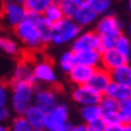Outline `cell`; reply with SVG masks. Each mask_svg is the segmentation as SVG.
I'll return each instance as SVG.
<instances>
[{"mask_svg": "<svg viewBox=\"0 0 131 131\" xmlns=\"http://www.w3.org/2000/svg\"><path fill=\"white\" fill-rule=\"evenodd\" d=\"M75 59L78 64H83L87 67L98 68L100 67V62H102V52L99 50H83L75 52Z\"/></svg>", "mask_w": 131, "mask_h": 131, "instance_id": "obj_15", "label": "cell"}, {"mask_svg": "<svg viewBox=\"0 0 131 131\" xmlns=\"http://www.w3.org/2000/svg\"><path fill=\"white\" fill-rule=\"evenodd\" d=\"M112 4V0H90V7L96 12L98 15H104L110 9Z\"/></svg>", "mask_w": 131, "mask_h": 131, "instance_id": "obj_31", "label": "cell"}, {"mask_svg": "<svg viewBox=\"0 0 131 131\" xmlns=\"http://www.w3.org/2000/svg\"><path fill=\"white\" fill-rule=\"evenodd\" d=\"M9 100V84L0 79V107L8 106Z\"/></svg>", "mask_w": 131, "mask_h": 131, "instance_id": "obj_34", "label": "cell"}, {"mask_svg": "<svg viewBox=\"0 0 131 131\" xmlns=\"http://www.w3.org/2000/svg\"><path fill=\"white\" fill-rule=\"evenodd\" d=\"M27 11L21 3L16 2H2L0 5V21L4 27L14 28L27 17Z\"/></svg>", "mask_w": 131, "mask_h": 131, "instance_id": "obj_4", "label": "cell"}, {"mask_svg": "<svg viewBox=\"0 0 131 131\" xmlns=\"http://www.w3.org/2000/svg\"><path fill=\"white\" fill-rule=\"evenodd\" d=\"M76 64V59H75V52L72 50H68L63 52V55L59 59V67L62 68L63 72L67 74L68 71Z\"/></svg>", "mask_w": 131, "mask_h": 131, "instance_id": "obj_26", "label": "cell"}, {"mask_svg": "<svg viewBox=\"0 0 131 131\" xmlns=\"http://www.w3.org/2000/svg\"><path fill=\"white\" fill-rule=\"evenodd\" d=\"M122 131H131V123L130 124H122Z\"/></svg>", "mask_w": 131, "mask_h": 131, "instance_id": "obj_40", "label": "cell"}, {"mask_svg": "<svg viewBox=\"0 0 131 131\" xmlns=\"http://www.w3.org/2000/svg\"><path fill=\"white\" fill-rule=\"evenodd\" d=\"M14 32L16 35V38L20 40V43L26 48L29 50H43L44 44L41 43L38 28L35 26V23L32 21L31 17H27L23 21H20L16 27H14Z\"/></svg>", "mask_w": 131, "mask_h": 131, "instance_id": "obj_3", "label": "cell"}, {"mask_svg": "<svg viewBox=\"0 0 131 131\" xmlns=\"http://www.w3.org/2000/svg\"><path fill=\"white\" fill-rule=\"evenodd\" d=\"M71 98L76 104L88 106V104H98L100 98H102V94L96 92L88 84H80L74 87L72 92H71Z\"/></svg>", "mask_w": 131, "mask_h": 131, "instance_id": "obj_8", "label": "cell"}, {"mask_svg": "<svg viewBox=\"0 0 131 131\" xmlns=\"http://www.w3.org/2000/svg\"><path fill=\"white\" fill-rule=\"evenodd\" d=\"M34 131H47L46 128H40V130H34Z\"/></svg>", "mask_w": 131, "mask_h": 131, "instance_id": "obj_44", "label": "cell"}, {"mask_svg": "<svg viewBox=\"0 0 131 131\" xmlns=\"http://www.w3.org/2000/svg\"><path fill=\"white\" fill-rule=\"evenodd\" d=\"M51 2L52 0H21V4L28 15H43Z\"/></svg>", "mask_w": 131, "mask_h": 131, "instance_id": "obj_22", "label": "cell"}, {"mask_svg": "<svg viewBox=\"0 0 131 131\" xmlns=\"http://www.w3.org/2000/svg\"><path fill=\"white\" fill-rule=\"evenodd\" d=\"M102 121L104 122L106 127L107 126H115V124H122L119 119L118 111H111V112H102Z\"/></svg>", "mask_w": 131, "mask_h": 131, "instance_id": "obj_33", "label": "cell"}, {"mask_svg": "<svg viewBox=\"0 0 131 131\" xmlns=\"http://www.w3.org/2000/svg\"><path fill=\"white\" fill-rule=\"evenodd\" d=\"M111 78L114 82H118L121 84L128 86L131 88V66L128 63L121 66L111 71Z\"/></svg>", "mask_w": 131, "mask_h": 131, "instance_id": "obj_20", "label": "cell"}, {"mask_svg": "<svg viewBox=\"0 0 131 131\" xmlns=\"http://www.w3.org/2000/svg\"><path fill=\"white\" fill-rule=\"evenodd\" d=\"M2 2H16V3H21V0H2Z\"/></svg>", "mask_w": 131, "mask_h": 131, "instance_id": "obj_42", "label": "cell"}, {"mask_svg": "<svg viewBox=\"0 0 131 131\" xmlns=\"http://www.w3.org/2000/svg\"><path fill=\"white\" fill-rule=\"evenodd\" d=\"M58 5L60 7V11L64 17H72L78 5L74 3V0H56Z\"/></svg>", "mask_w": 131, "mask_h": 131, "instance_id": "obj_30", "label": "cell"}, {"mask_svg": "<svg viewBox=\"0 0 131 131\" xmlns=\"http://www.w3.org/2000/svg\"><path fill=\"white\" fill-rule=\"evenodd\" d=\"M9 84V108L16 115H23L34 103V94L38 84L27 82H8Z\"/></svg>", "mask_w": 131, "mask_h": 131, "instance_id": "obj_1", "label": "cell"}, {"mask_svg": "<svg viewBox=\"0 0 131 131\" xmlns=\"http://www.w3.org/2000/svg\"><path fill=\"white\" fill-rule=\"evenodd\" d=\"M128 8H130V11H131V0H128Z\"/></svg>", "mask_w": 131, "mask_h": 131, "instance_id": "obj_43", "label": "cell"}, {"mask_svg": "<svg viewBox=\"0 0 131 131\" xmlns=\"http://www.w3.org/2000/svg\"><path fill=\"white\" fill-rule=\"evenodd\" d=\"M103 95H107V96L112 98L119 103V102H122V100L131 96V88L128 86H124V84H121V83H118V82L111 80V83L107 86Z\"/></svg>", "mask_w": 131, "mask_h": 131, "instance_id": "obj_19", "label": "cell"}, {"mask_svg": "<svg viewBox=\"0 0 131 131\" xmlns=\"http://www.w3.org/2000/svg\"><path fill=\"white\" fill-rule=\"evenodd\" d=\"M32 71H34V76L38 83H44V84H50V86H53L58 83L52 60L46 53H43L41 58L34 63Z\"/></svg>", "mask_w": 131, "mask_h": 131, "instance_id": "obj_5", "label": "cell"}, {"mask_svg": "<svg viewBox=\"0 0 131 131\" xmlns=\"http://www.w3.org/2000/svg\"><path fill=\"white\" fill-rule=\"evenodd\" d=\"M122 35V34H121ZM121 35H99V51L103 52L115 47L116 39Z\"/></svg>", "mask_w": 131, "mask_h": 131, "instance_id": "obj_28", "label": "cell"}, {"mask_svg": "<svg viewBox=\"0 0 131 131\" xmlns=\"http://www.w3.org/2000/svg\"><path fill=\"white\" fill-rule=\"evenodd\" d=\"M92 48L99 50V35L95 31L80 32L72 40V46H71V50L74 52L83 50H92Z\"/></svg>", "mask_w": 131, "mask_h": 131, "instance_id": "obj_10", "label": "cell"}, {"mask_svg": "<svg viewBox=\"0 0 131 131\" xmlns=\"http://www.w3.org/2000/svg\"><path fill=\"white\" fill-rule=\"evenodd\" d=\"M43 16L46 17V20H48L51 23L52 26L55 24V23H58L62 17H64L62 11H60V7H59L58 3H56V0H52V2L48 4V7H47L44 9V12H43Z\"/></svg>", "mask_w": 131, "mask_h": 131, "instance_id": "obj_23", "label": "cell"}, {"mask_svg": "<svg viewBox=\"0 0 131 131\" xmlns=\"http://www.w3.org/2000/svg\"><path fill=\"white\" fill-rule=\"evenodd\" d=\"M130 62V58L124 56L123 53H121L118 50L115 48H111V50H107L102 52V62H100V67H103L107 71H111L115 70L121 66L126 64Z\"/></svg>", "mask_w": 131, "mask_h": 131, "instance_id": "obj_12", "label": "cell"}, {"mask_svg": "<svg viewBox=\"0 0 131 131\" xmlns=\"http://www.w3.org/2000/svg\"><path fill=\"white\" fill-rule=\"evenodd\" d=\"M82 32V27L72 17H62L58 23L52 26L51 43L60 46L64 43L72 41Z\"/></svg>", "mask_w": 131, "mask_h": 131, "instance_id": "obj_2", "label": "cell"}, {"mask_svg": "<svg viewBox=\"0 0 131 131\" xmlns=\"http://www.w3.org/2000/svg\"><path fill=\"white\" fill-rule=\"evenodd\" d=\"M99 107L102 112H111V111H118V102L112 98L107 96V95H102V98L99 100Z\"/></svg>", "mask_w": 131, "mask_h": 131, "instance_id": "obj_32", "label": "cell"}, {"mask_svg": "<svg viewBox=\"0 0 131 131\" xmlns=\"http://www.w3.org/2000/svg\"><path fill=\"white\" fill-rule=\"evenodd\" d=\"M80 118L83 123H91L94 121H96V119L102 118V110H100L99 104H88V106H82L80 107Z\"/></svg>", "mask_w": 131, "mask_h": 131, "instance_id": "obj_21", "label": "cell"}, {"mask_svg": "<svg viewBox=\"0 0 131 131\" xmlns=\"http://www.w3.org/2000/svg\"><path fill=\"white\" fill-rule=\"evenodd\" d=\"M128 31H130V35H131V24H130V28H128Z\"/></svg>", "mask_w": 131, "mask_h": 131, "instance_id": "obj_45", "label": "cell"}, {"mask_svg": "<svg viewBox=\"0 0 131 131\" xmlns=\"http://www.w3.org/2000/svg\"><path fill=\"white\" fill-rule=\"evenodd\" d=\"M98 14L90 7V5H83V7H78L72 16V19L78 23L80 27H88L94 24L98 20Z\"/></svg>", "mask_w": 131, "mask_h": 131, "instance_id": "obj_18", "label": "cell"}, {"mask_svg": "<svg viewBox=\"0 0 131 131\" xmlns=\"http://www.w3.org/2000/svg\"><path fill=\"white\" fill-rule=\"evenodd\" d=\"M95 32L98 35H121L122 24L115 15H104L96 23Z\"/></svg>", "mask_w": 131, "mask_h": 131, "instance_id": "obj_11", "label": "cell"}, {"mask_svg": "<svg viewBox=\"0 0 131 131\" xmlns=\"http://www.w3.org/2000/svg\"><path fill=\"white\" fill-rule=\"evenodd\" d=\"M58 131H74V124L70 123V122H67L66 124H63V126L59 128Z\"/></svg>", "mask_w": 131, "mask_h": 131, "instance_id": "obj_36", "label": "cell"}, {"mask_svg": "<svg viewBox=\"0 0 131 131\" xmlns=\"http://www.w3.org/2000/svg\"><path fill=\"white\" fill-rule=\"evenodd\" d=\"M114 48L118 50L121 53H123L124 56H127V58L131 56V41L127 36H124L123 34L116 39V43H115Z\"/></svg>", "mask_w": 131, "mask_h": 131, "instance_id": "obj_29", "label": "cell"}, {"mask_svg": "<svg viewBox=\"0 0 131 131\" xmlns=\"http://www.w3.org/2000/svg\"><path fill=\"white\" fill-rule=\"evenodd\" d=\"M88 126L86 123H80V124H74V131H87Z\"/></svg>", "mask_w": 131, "mask_h": 131, "instance_id": "obj_37", "label": "cell"}, {"mask_svg": "<svg viewBox=\"0 0 131 131\" xmlns=\"http://www.w3.org/2000/svg\"><path fill=\"white\" fill-rule=\"evenodd\" d=\"M27 119V122L31 124V127L34 130H40V128H44L46 126V116H47V112L43 111L40 107L35 106L34 103L28 107L26 110V112L23 114Z\"/></svg>", "mask_w": 131, "mask_h": 131, "instance_id": "obj_16", "label": "cell"}, {"mask_svg": "<svg viewBox=\"0 0 131 131\" xmlns=\"http://www.w3.org/2000/svg\"><path fill=\"white\" fill-rule=\"evenodd\" d=\"M74 3L78 5V7H83V5L90 4V0H74Z\"/></svg>", "mask_w": 131, "mask_h": 131, "instance_id": "obj_38", "label": "cell"}, {"mask_svg": "<svg viewBox=\"0 0 131 131\" xmlns=\"http://www.w3.org/2000/svg\"><path fill=\"white\" fill-rule=\"evenodd\" d=\"M9 131H34L31 124L23 115H16L9 124Z\"/></svg>", "mask_w": 131, "mask_h": 131, "instance_id": "obj_27", "label": "cell"}, {"mask_svg": "<svg viewBox=\"0 0 131 131\" xmlns=\"http://www.w3.org/2000/svg\"><path fill=\"white\" fill-rule=\"evenodd\" d=\"M17 63L14 68L12 72V78L9 82H27V83H32V84H38L36 79L34 76V71H32V63L27 60L26 58L17 56Z\"/></svg>", "mask_w": 131, "mask_h": 131, "instance_id": "obj_9", "label": "cell"}, {"mask_svg": "<svg viewBox=\"0 0 131 131\" xmlns=\"http://www.w3.org/2000/svg\"><path fill=\"white\" fill-rule=\"evenodd\" d=\"M118 115L122 124L131 123V96L118 103Z\"/></svg>", "mask_w": 131, "mask_h": 131, "instance_id": "obj_24", "label": "cell"}, {"mask_svg": "<svg viewBox=\"0 0 131 131\" xmlns=\"http://www.w3.org/2000/svg\"><path fill=\"white\" fill-rule=\"evenodd\" d=\"M0 50L3 52H5L7 55H11V56H17L20 52V47L17 44V41L11 39V38H0Z\"/></svg>", "mask_w": 131, "mask_h": 131, "instance_id": "obj_25", "label": "cell"}, {"mask_svg": "<svg viewBox=\"0 0 131 131\" xmlns=\"http://www.w3.org/2000/svg\"><path fill=\"white\" fill-rule=\"evenodd\" d=\"M92 67H87L83 64H78L76 63L72 68L68 71V80L72 83L74 86H80V84H87L90 80L91 75L94 72Z\"/></svg>", "mask_w": 131, "mask_h": 131, "instance_id": "obj_14", "label": "cell"}, {"mask_svg": "<svg viewBox=\"0 0 131 131\" xmlns=\"http://www.w3.org/2000/svg\"><path fill=\"white\" fill-rule=\"evenodd\" d=\"M59 84L50 86L47 88H36L34 94V104L40 107L43 111L48 112L59 103V92H58Z\"/></svg>", "mask_w": 131, "mask_h": 131, "instance_id": "obj_6", "label": "cell"}, {"mask_svg": "<svg viewBox=\"0 0 131 131\" xmlns=\"http://www.w3.org/2000/svg\"><path fill=\"white\" fill-rule=\"evenodd\" d=\"M70 118V108L64 103H58L52 110L47 112L46 116V126L47 131H58L63 124L68 122Z\"/></svg>", "mask_w": 131, "mask_h": 131, "instance_id": "obj_7", "label": "cell"}, {"mask_svg": "<svg viewBox=\"0 0 131 131\" xmlns=\"http://www.w3.org/2000/svg\"><path fill=\"white\" fill-rule=\"evenodd\" d=\"M11 118V108L8 106L0 107V123H5Z\"/></svg>", "mask_w": 131, "mask_h": 131, "instance_id": "obj_35", "label": "cell"}, {"mask_svg": "<svg viewBox=\"0 0 131 131\" xmlns=\"http://www.w3.org/2000/svg\"><path fill=\"white\" fill-rule=\"evenodd\" d=\"M28 17H31L32 21L35 23V26L38 28L40 40L44 46L51 43V35H52V24L46 20V17L43 15H28Z\"/></svg>", "mask_w": 131, "mask_h": 131, "instance_id": "obj_17", "label": "cell"}, {"mask_svg": "<svg viewBox=\"0 0 131 131\" xmlns=\"http://www.w3.org/2000/svg\"><path fill=\"white\" fill-rule=\"evenodd\" d=\"M111 80H112V78H111L110 71L104 70L103 67H98V68L94 70V72H92V75H91V78H90L87 84L91 88H94L96 92L103 95L107 86L111 83Z\"/></svg>", "mask_w": 131, "mask_h": 131, "instance_id": "obj_13", "label": "cell"}, {"mask_svg": "<svg viewBox=\"0 0 131 131\" xmlns=\"http://www.w3.org/2000/svg\"><path fill=\"white\" fill-rule=\"evenodd\" d=\"M0 131H9V126L5 123H0Z\"/></svg>", "mask_w": 131, "mask_h": 131, "instance_id": "obj_39", "label": "cell"}, {"mask_svg": "<svg viewBox=\"0 0 131 131\" xmlns=\"http://www.w3.org/2000/svg\"><path fill=\"white\" fill-rule=\"evenodd\" d=\"M88 126V124H87ZM87 131H104V130H100V128H96V127H91V126H88V130Z\"/></svg>", "mask_w": 131, "mask_h": 131, "instance_id": "obj_41", "label": "cell"}]
</instances>
